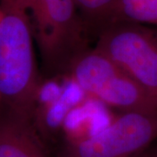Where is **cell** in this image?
<instances>
[{"label":"cell","instance_id":"obj_7","mask_svg":"<svg viewBox=\"0 0 157 157\" xmlns=\"http://www.w3.org/2000/svg\"><path fill=\"white\" fill-rule=\"evenodd\" d=\"M115 115L110 107L88 96L82 103L70 110L62 130L67 136L68 142L85 140L107 128Z\"/></svg>","mask_w":157,"mask_h":157},{"label":"cell","instance_id":"obj_9","mask_svg":"<svg viewBox=\"0 0 157 157\" xmlns=\"http://www.w3.org/2000/svg\"><path fill=\"white\" fill-rule=\"evenodd\" d=\"M86 32L97 33L108 12L117 0H75Z\"/></svg>","mask_w":157,"mask_h":157},{"label":"cell","instance_id":"obj_8","mask_svg":"<svg viewBox=\"0 0 157 157\" xmlns=\"http://www.w3.org/2000/svg\"><path fill=\"white\" fill-rule=\"evenodd\" d=\"M119 22L157 27V0H117L99 31L106 25Z\"/></svg>","mask_w":157,"mask_h":157},{"label":"cell","instance_id":"obj_10","mask_svg":"<svg viewBox=\"0 0 157 157\" xmlns=\"http://www.w3.org/2000/svg\"><path fill=\"white\" fill-rule=\"evenodd\" d=\"M135 157H157V147H149L146 151Z\"/></svg>","mask_w":157,"mask_h":157},{"label":"cell","instance_id":"obj_6","mask_svg":"<svg viewBox=\"0 0 157 157\" xmlns=\"http://www.w3.org/2000/svg\"><path fill=\"white\" fill-rule=\"evenodd\" d=\"M0 157H47L33 121L8 112L0 117Z\"/></svg>","mask_w":157,"mask_h":157},{"label":"cell","instance_id":"obj_4","mask_svg":"<svg viewBox=\"0 0 157 157\" xmlns=\"http://www.w3.org/2000/svg\"><path fill=\"white\" fill-rule=\"evenodd\" d=\"M96 34L95 49L145 88L157 94V28L119 22L106 25Z\"/></svg>","mask_w":157,"mask_h":157},{"label":"cell","instance_id":"obj_3","mask_svg":"<svg viewBox=\"0 0 157 157\" xmlns=\"http://www.w3.org/2000/svg\"><path fill=\"white\" fill-rule=\"evenodd\" d=\"M28 12L46 67L67 69L85 50L86 30L75 0H19Z\"/></svg>","mask_w":157,"mask_h":157},{"label":"cell","instance_id":"obj_5","mask_svg":"<svg viewBox=\"0 0 157 157\" xmlns=\"http://www.w3.org/2000/svg\"><path fill=\"white\" fill-rule=\"evenodd\" d=\"M157 138V112H119L107 128L68 142L58 157H135Z\"/></svg>","mask_w":157,"mask_h":157},{"label":"cell","instance_id":"obj_2","mask_svg":"<svg viewBox=\"0 0 157 157\" xmlns=\"http://www.w3.org/2000/svg\"><path fill=\"white\" fill-rule=\"evenodd\" d=\"M85 93L119 112H157V94L138 83L95 48L85 49L67 72Z\"/></svg>","mask_w":157,"mask_h":157},{"label":"cell","instance_id":"obj_1","mask_svg":"<svg viewBox=\"0 0 157 157\" xmlns=\"http://www.w3.org/2000/svg\"><path fill=\"white\" fill-rule=\"evenodd\" d=\"M0 101L6 112L33 122L39 78L33 49V28L19 0H0Z\"/></svg>","mask_w":157,"mask_h":157},{"label":"cell","instance_id":"obj_11","mask_svg":"<svg viewBox=\"0 0 157 157\" xmlns=\"http://www.w3.org/2000/svg\"><path fill=\"white\" fill-rule=\"evenodd\" d=\"M2 16H3V13H2V8H1V6H0V23H1V20H2Z\"/></svg>","mask_w":157,"mask_h":157}]
</instances>
